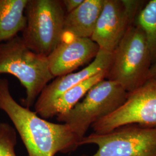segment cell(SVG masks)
Returning <instances> with one entry per match:
<instances>
[{
    "label": "cell",
    "instance_id": "obj_5",
    "mask_svg": "<svg viewBox=\"0 0 156 156\" xmlns=\"http://www.w3.org/2000/svg\"><path fill=\"white\" fill-rule=\"evenodd\" d=\"M127 94L119 84L105 79L92 87L70 111L57 119L67 124L80 144L90 127L121 106Z\"/></svg>",
    "mask_w": 156,
    "mask_h": 156
},
{
    "label": "cell",
    "instance_id": "obj_14",
    "mask_svg": "<svg viewBox=\"0 0 156 156\" xmlns=\"http://www.w3.org/2000/svg\"><path fill=\"white\" fill-rule=\"evenodd\" d=\"M135 22L145 33L153 64L156 62V0L146 2L136 17Z\"/></svg>",
    "mask_w": 156,
    "mask_h": 156
},
{
    "label": "cell",
    "instance_id": "obj_8",
    "mask_svg": "<svg viewBox=\"0 0 156 156\" xmlns=\"http://www.w3.org/2000/svg\"><path fill=\"white\" fill-rule=\"evenodd\" d=\"M146 1L105 0L91 39L101 50L113 53Z\"/></svg>",
    "mask_w": 156,
    "mask_h": 156
},
{
    "label": "cell",
    "instance_id": "obj_3",
    "mask_svg": "<svg viewBox=\"0 0 156 156\" xmlns=\"http://www.w3.org/2000/svg\"><path fill=\"white\" fill-rule=\"evenodd\" d=\"M152 64L145 33L135 22L112 53L105 79L119 84L129 93L149 79Z\"/></svg>",
    "mask_w": 156,
    "mask_h": 156
},
{
    "label": "cell",
    "instance_id": "obj_12",
    "mask_svg": "<svg viewBox=\"0 0 156 156\" xmlns=\"http://www.w3.org/2000/svg\"><path fill=\"white\" fill-rule=\"evenodd\" d=\"M28 0H0V44L22 33L26 24Z\"/></svg>",
    "mask_w": 156,
    "mask_h": 156
},
{
    "label": "cell",
    "instance_id": "obj_15",
    "mask_svg": "<svg viewBox=\"0 0 156 156\" xmlns=\"http://www.w3.org/2000/svg\"><path fill=\"white\" fill-rule=\"evenodd\" d=\"M17 132L13 127L0 122V156H17Z\"/></svg>",
    "mask_w": 156,
    "mask_h": 156
},
{
    "label": "cell",
    "instance_id": "obj_4",
    "mask_svg": "<svg viewBox=\"0 0 156 156\" xmlns=\"http://www.w3.org/2000/svg\"><path fill=\"white\" fill-rule=\"evenodd\" d=\"M25 16L23 42L34 52L48 57L64 37L66 12L62 1L28 0Z\"/></svg>",
    "mask_w": 156,
    "mask_h": 156
},
{
    "label": "cell",
    "instance_id": "obj_11",
    "mask_svg": "<svg viewBox=\"0 0 156 156\" xmlns=\"http://www.w3.org/2000/svg\"><path fill=\"white\" fill-rule=\"evenodd\" d=\"M105 0H83L75 11L66 14L64 36L91 38Z\"/></svg>",
    "mask_w": 156,
    "mask_h": 156
},
{
    "label": "cell",
    "instance_id": "obj_16",
    "mask_svg": "<svg viewBox=\"0 0 156 156\" xmlns=\"http://www.w3.org/2000/svg\"><path fill=\"white\" fill-rule=\"evenodd\" d=\"M83 2V0H63L62 3L66 14L75 11Z\"/></svg>",
    "mask_w": 156,
    "mask_h": 156
},
{
    "label": "cell",
    "instance_id": "obj_17",
    "mask_svg": "<svg viewBox=\"0 0 156 156\" xmlns=\"http://www.w3.org/2000/svg\"><path fill=\"white\" fill-rule=\"evenodd\" d=\"M149 79H156V62H154L151 67L149 71Z\"/></svg>",
    "mask_w": 156,
    "mask_h": 156
},
{
    "label": "cell",
    "instance_id": "obj_1",
    "mask_svg": "<svg viewBox=\"0 0 156 156\" xmlns=\"http://www.w3.org/2000/svg\"><path fill=\"white\" fill-rule=\"evenodd\" d=\"M0 110L13 123L28 156H55L79 147V140L67 124L48 122L17 102L5 78H0Z\"/></svg>",
    "mask_w": 156,
    "mask_h": 156
},
{
    "label": "cell",
    "instance_id": "obj_9",
    "mask_svg": "<svg viewBox=\"0 0 156 156\" xmlns=\"http://www.w3.org/2000/svg\"><path fill=\"white\" fill-rule=\"evenodd\" d=\"M48 57L50 73L54 78L73 73L78 68L93 61L100 48L89 38L68 36Z\"/></svg>",
    "mask_w": 156,
    "mask_h": 156
},
{
    "label": "cell",
    "instance_id": "obj_7",
    "mask_svg": "<svg viewBox=\"0 0 156 156\" xmlns=\"http://www.w3.org/2000/svg\"><path fill=\"white\" fill-rule=\"evenodd\" d=\"M128 125L156 127V79L128 93L123 104L116 110L91 126L93 133L105 134Z\"/></svg>",
    "mask_w": 156,
    "mask_h": 156
},
{
    "label": "cell",
    "instance_id": "obj_13",
    "mask_svg": "<svg viewBox=\"0 0 156 156\" xmlns=\"http://www.w3.org/2000/svg\"><path fill=\"white\" fill-rule=\"evenodd\" d=\"M107 71H102L75 86L54 101L40 117L47 120L70 111L95 84L106 78Z\"/></svg>",
    "mask_w": 156,
    "mask_h": 156
},
{
    "label": "cell",
    "instance_id": "obj_10",
    "mask_svg": "<svg viewBox=\"0 0 156 156\" xmlns=\"http://www.w3.org/2000/svg\"><path fill=\"white\" fill-rule=\"evenodd\" d=\"M112 53L101 50L94 59L80 71L55 78L42 91L34 104L35 112L40 116L60 95L75 86L102 71H108Z\"/></svg>",
    "mask_w": 156,
    "mask_h": 156
},
{
    "label": "cell",
    "instance_id": "obj_2",
    "mask_svg": "<svg viewBox=\"0 0 156 156\" xmlns=\"http://www.w3.org/2000/svg\"><path fill=\"white\" fill-rule=\"evenodd\" d=\"M2 74H9L18 79L26 90L23 106L29 109L55 78L50 73L48 57L30 50L19 35L0 44Z\"/></svg>",
    "mask_w": 156,
    "mask_h": 156
},
{
    "label": "cell",
    "instance_id": "obj_6",
    "mask_svg": "<svg viewBox=\"0 0 156 156\" xmlns=\"http://www.w3.org/2000/svg\"><path fill=\"white\" fill-rule=\"evenodd\" d=\"M95 145L94 154L79 156H156V127L128 125L108 133L86 135L79 146Z\"/></svg>",
    "mask_w": 156,
    "mask_h": 156
}]
</instances>
